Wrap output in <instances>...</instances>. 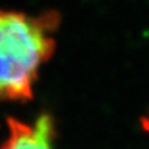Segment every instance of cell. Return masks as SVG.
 <instances>
[{
	"mask_svg": "<svg viewBox=\"0 0 149 149\" xmlns=\"http://www.w3.org/2000/svg\"><path fill=\"white\" fill-rule=\"evenodd\" d=\"M58 25L56 12L29 16L0 9V101L33 98L39 70L55 51Z\"/></svg>",
	"mask_w": 149,
	"mask_h": 149,
	"instance_id": "obj_1",
	"label": "cell"
},
{
	"mask_svg": "<svg viewBox=\"0 0 149 149\" xmlns=\"http://www.w3.org/2000/svg\"><path fill=\"white\" fill-rule=\"evenodd\" d=\"M8 136L0 149H54L56 136L54 119L42 114L34 123H25L16 118H8Z\"/></svg>",
	"mask_w": 149,
	"mask_h": 149,
	"instance_id": "obj_2",
	"label": "cell"
}]
</instances>
